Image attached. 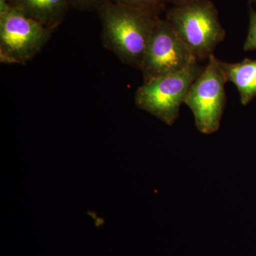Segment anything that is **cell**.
<instances>
[{"label":"cell","mask_w":256,"mask_h":256,"mask_svg":"<svg viewBox=\"0 0 256 256\" xmlns=\"http://www.w3.org/2000/svg\"><path fill=\"white\" fill-rule=\"evenodd\" d=\"M204 68L195 62L176 73L143 82L134 94V104L138 108L172 126L178 119L188 90Z\"/></svg>","instance_id":"3957f363"},{"label":"cell","mask_w":256,"mask_h":256,"mask_svg":"<svg viewBox=\"0 0 256 256\" xmlns=\"http://www.w3.org/2000/svg\"><path fill=\"white\" fill-rule=\"evenodd\" d=\"M165 18L198 62L214 54L226 35L210 0L174 5L166 11Z\"/></svg>","instance_id":"7a4b0ae2"},{"label":"cell","mask_w":256,"mask_h":256,"mask_svg":"<svg viewBox=\"0 0 256 256\" xmlns=\"http://www.w3.org/2000/svg\"></svg>","instance_id":"5bb4252c"},{"label":"cell","mask_w":256,"mask_h":256,"mask_svg":"<svg viewBox=\"0 0 256 256\" xmlns=\"http://www.w3.org/2000/svg\"><path fill=\"white\" fill-rule=\"evenodd\" d=\"M110 2L142 10L158 18L166 9V4L165 0H110Z\"/></svg>","instance_id":"9c48e42d"},{"label":"cell","mask_w":256,"mask_h":256,"mask_svg":"<svg viewBox=\"0 0 256 256\" xmlns=\"http://www.w3.org/2000/svg\"><path fill=\"white\" fill-rule=\"evenodd\" d=\"M70 9L82 12H98L110 0H68Z\"/></svg>","instance_id":"30bf717a"},{"label":"cell","mask_w":256,"mask_h":256,"mask_svg":"<svg viewBox=\"0 0 256 256\" xmlns=\"http://www.w3.org/2000/svg\"><path fill=\"white\" fill-rule=\"evenodd\" d=\"M227 82L236 87L242 106L250 104L256 97V60L245 58L238 63L220 60Z\"/></svg>","instance_id":"ba28073f"},{"label":"cell","mask_w":256,"mask_h":256,"mask_svg":"<svg viewBox=\"0 0 256 256\" xmlns=\"http://www.w3.org/2000/svg\"><path fill=\"white\" fill-rule=\"evenodd\" d=\"M244 52L256 50V11L250 9L249 14L248 31L244 44Z\"/></svg>","instance_id":"8fae6325"},{"label":"cell","mask_w":256,"mask_h":256,"mask_svg":"<svg viewBox=\"0 0 256 256\" xmlns=\"http://www.w3.org/2000/svg\"><path fill=\"white\" fill-rule=\"evenodd\" d=\"M104 47L122 64L140 68L158 16L137 8L108 2L97 12Z\"/></svg>","instance_id":"6da1fadb"},{"label":"cell","mask_w":256,"mask_h":256,"mask_svg":"<svg viewBox=\"0 0 256 256\" xmlns=\"http://www.w3.org/2000/svg\"><path fill=\"white\" fill-rule=\"evenodd\" d=\"M195 62L196 58L166 18H158L140 68L143 82L176 73Z\"/></svg>","instance_id":"8992f818"},{"label":"cell","mask_w":256,"mask_h":256,"mask_svg":"<svg viewBox=\"0 0 256 256\" xmlns=\"http://www.w3.org/2000/svg\"><path fill=\"white\" fill-rule=\"evenodd\" d=\"M226 82L220 60L212 54L188 90L184 104L191 110L196 127L203 134H212L220 129L226 104Z\"/></svg>","instance_id":"5b68a950"},{"label":"cell","mask_w":256,"mask_h":256,"mask_svg":"<svg viewBox=\"0 0 256 256\" xmlns=\"http://www.w3.org/2000/svg\"><path fill=\"white\" fill-rule=\"evenodd\" d=\"M10 6L54 32L70 9L68 0H10Z\"/></svg>","instance_id":"52a82bcc"},{"label":"cell","mask_w":256,"mask_h":256,"mask_svg":"<svg viewBox=\"0 0 256 256\" xmlns=\"http://www.w3.org/2000/svg\"><path fill=\"white\" fill-rule=\"evenodd\" d=\"M166 3H172L173 5H178L184 4V3L190 2L195 1V0H165Z\"/></svg>","instance_id":"7c38bea8"},{"label":"cell","mask_w":256,"mask_h":256,"mask_svg":"<svg viewBox=\"0 0 256 256\" xmlns=\"http://www.w3.org/2000/svg\"><path fill=\"white\" fill-rule=\"evenodd\" d=\"M54 32L10 6L0 13V62L25 65L41 52Z\"/></svg>","instance_id":"277c9868"},{"label":"cell","mask_w":256,"mask_h":256,"mask_svg":"<svg viewBox=\"0 0 256 256\" xmlns=\"http://www.w3.org/2000/svg\"><path fill=\"white\" fill-rule=\"evenodd\" d=\"M250 4H255L256 5V0H250Z\"/></svg>","instance_id":"4fadbf2b"}]
</instances>
